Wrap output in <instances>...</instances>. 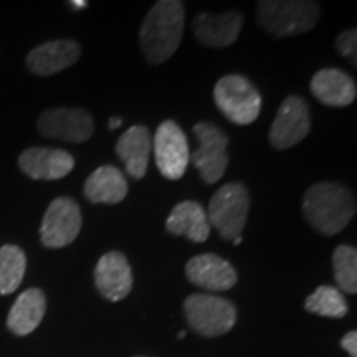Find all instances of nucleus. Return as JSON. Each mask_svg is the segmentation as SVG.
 <instances>
[{
	"label": "nucleus",
	"mask_w": 357,
	"mask_h": 357,
	"mask_svg": "<svg viewBox=\"0 0 357 357\" xmlns=\"http://www.w3.org/2000/svg\"><path fill=\"white\" fill-rule=\"evenodd\" d=\"M319 15V6L310 0H261L257 6L258 25L275 38L310 32Z\"/></svg>",
	"instance_id": "3"
},
{
	"label": "nucleus",
	"mask_w": 357,
	"mask_h": 357,
	"mask_svg": "<svg viewBox=\"0 0 357 357\" xmlns=\"http://www.w3.org/2000/svg\"><path fill=\"white\" fill-rule=\"evenodd\" d=\"M243 26V15L236 10H227L218 15L197 13L192 20V32L204 47L225 48L236 42Z\"/></svg>",
	"instance_id": "12"
},
{
	"label": "nucleus",
	"mask_w": 357,
	"mask_h": 357,
	"mask_svg": "<svg viewBox=\"0 0 357 357\" xmlns=\"http://www.w3.org/2000/svg\"><path fill=\"white\" fill-rule=\"evenodd\" d=\"M166 230L171 235L185 236L190 242L204 243L211 236V223L205 208L194 200L177 204L169 213Z\"/></svg>",
	"instance_id": "19"
},
{
	"label": "nucleus",
	"mask_w": 357,
	"mask_h": 357,
	"mask_svg": "<svg viewBox=\"0 0 357 357\" xmlns=\"http://www.w3.org/2000/svg\"><path fill=\"white\" fill-rule=\"evenodd\" d=\"M185 276L195 287L208 291H227L236 284V271L229 261L213 253L190 258L185 265Z\"/></svg>",
	"instance_id": "15"
},
{
	"label": "nucleus",
	"mask_w": 357,
	"mask_h": 357,
	"mask_svg": "<svg viewBox=\"0 0 357 357\" xmlns=\"http://www.w3.org/2000/svg\"><path fill=\"white\" fill-rule=\"evenodd\" d=\"M310 89L321 105L331 108H344L354 102L356 82L346 71L337 68H323L311 78Z\"/></svg>",
	"instance_id": "17"
},
{
	"label": "nucleus",
	"mask_w": 357,
	"mask_h": 357,
	"mask_svg": "<svg viewBox=\"0 0 357 357\" xmlns=\"http://www.w3.org/2000/svg\"><path fill=\"white\" fill-rule=\"evenodd\" d=\"M151 151H153V137L149 129L142 124L126 129L116 142V154L126 166L129 177L136 181L146 176Z\"/></svg>",
	"instance_id": "18"
},
{
	"label": "nucleus",
	"mask_w": 357,
	"mask_h": 357,
	"mask_svg": "<svg viewBox=\"0 0 357 357\" xmlns=\"http://www.w3.org/2000/svg\"><path fill=\"white\" fill-rule=\"evenodd\" d=\"M154 158L159 172L169 181L184 176L190 162V151L187 136L177 123H160L154 136Z\"/></svg>",
	"instance_id": "9"
},
{
	"label": "nucleus",
	"mask_w": 357,
	"mask_h": 357,
	"mask_svg": "<svg viewBox=\"0 0 357 357\" xmlns=\"http://www.w3.org/2000/svg\"><path fill=\"white\" fill-rule=\"evenodd\" d=\"M45 311H47V298L42 289H25L10 307L7 316V328L15 336H29L42 323Z\"/></svg>",
	"instance_id": "20"
},
{
	"label": "nucleus",
	"mask_w": 357,
	"mask_h": 357,
	"mask_svg": "<svg viewBox=\"0 0 357 357\" xmlns=\"http://www.w3.org/2000/svg\"><path fill=\"white\" fill-rule=\"evenodd\" d=\"M45 137L65 142H84L95 132V121L86 109L52 108L43 111L37 123Z\"/></svg>",
	"instance_id": "10"
},
{
	"label": "nucleus",
	"mask_w": 357,
	"mask_h": 357,
	"mask_svg": "<svg viewBox=\"0 0 357 357\" xmlns=\"http://www.w3.org/2000/svg\"><path fill=\"white\" fill-rule=\"evenodd\" d=\"M95 283L106 300L121 301L132 289V271L128 258L119 252H109L100 258L95 268Z\"/></svg>",
	"instance_id": "16"
},
{
	"label": "nucleus",
	"mask_w": 357,
	"mask_h": 357,
	"mask_svg": "<svg viewBox=\"0 0 357 357\" xmlns=\"http://www.w3.org/2000/svg\"><path fill=\"white\" fill-rule=\"evenodd\" d=\"M82 225L83 217L78 204L70 197H58L45 212L40 240L47 248H63L77 240Z\"/></svg>",
	"instance_id": "8"
},
{
	"label": "nucleus",
	"mask_w": 357,
	"mask_h": 357,
	"mask_svg": "<svg viewBox=\"0 0 357 357\" xmlns=\"http://www.w3.org/2000/svg\"><path fill=\"white\" fill-rule=\"evenodd\" d=\"M20 171L33 181H58L73 171L75 159L55 147H30L19 158Z\"/></svg>",
	"instance_id": "13"
},
{
	"label": "nucleus",
	"mask_w": 357,
	"mask_h": 357,
	"mask_svg": "<svg viewBox=\"0 0 357 357\" xmlns=\"http://www.w3.org/2000/svg\"><path fill=\"white\" fill-rule=\"evenodd\" d=\"M311 129L310 106L305 98L288 96L281 102L270 128V144L276 149H288L305 139Z\"/></svg>",
	"instance_id": "11"
},
{
	"label": "nucleus",
	"mask_w": 357,
	"mask_h": 357,
	"mask_svg": "<svg viewBox=\"0 0 357 357\" xmlns=\"http://www.w3.org/2000/svg\"><path fill=\"white\" fill-rule=\"evenodd\" d=\"M70 6L75 8V10H82V8L88 7V2L86 0H73V2H70Z\"/></svg>",
	"instance_id": "27"
},
{
	"label": "nucleus",
	"mask_w": 357,
	"mask_h": 357,
	"mask_svg": "<svg viewBox=\"0 0 357 357\" xmlns=\"http://www.w3.org/2000/svg\"><path fill=\"white\" fill-rule=\"evenodd\" d=\"M334 278L339 291L357 293V250L351 245H339L333 253Z\"/></svg>",
	"instance_id": "24"
},
{
	"label": "nucleus",
	"mask_w": 357,
	"mask_h": 357,
	"mask_svg": "<svg viewBox=\"0 0 357 357\" xmlns=\"http://www.w3.org/2000/svg\"><path fill=\"white\" fill-rule=\"evenodd\" d=\"M250 208L248 189L242 182H229L222 185L212 195L208 204V223L215 229L223 240H231L242 236L247 225Z\"/></svg>",
	"instance_id": "5"
},
{
	"label": "nucleus",
	"mask_w": 357,
	"mask_h": 357,
	"mask_svg": "<svg viewBox=\"0 0 357 357\" xmlns=\"http://www.w3.org/2000/svg\"><path fill=\"white\" fill-rule=\"evenodd\" d=\"M26 270V257L17 245L0 247V294H12L20 287Z\"/></svg>",
	"instance_id": "22"
},
{
	"label": "nucleus",
	"mask_w": 357,
	"mask_h": 357,
	"mask_svg": "<svg viewBox=\"0 0 357 357\" xmlns=\"http://www.w3.org/2000/svg\"><path fill=\"white\" fill-rule=\"evenodd\" d=\"M218 111L236 126L255 123L261 111V95L255 84L242 75H227L213 88Z\"/></svg>",
	"instance_id": "4"
},
{
	"label": "nucleus",
	"mask_w": 357,
	"mask_h": 357,
	"mask_svg": "<svg viewBox=\"0 0 357 357\" xmlns=\"http://www.w3.org/2000/svg\"><path fill=\"white\" fill-rule=\"evenodd\" d=\"M303 212L312 229L324 236H333L349 225L356 213V199L344 185L319 182L306 190Z\"/></svg>",
	"instance_id": "2"
},
{
	"label": "nucleus",
	"mask_w": 357,
	"mask_h": 357,
	"mask_svg": "<svg viewBox=\"0 0 357 357\" xmlns=\"http://www.w3.org/2000/svg\"><path fill=\"white\" fill-rule=\"evenodd\" d=\"M187 323L204 337H218L235 326L236 310L227 298L213 294H190L184 303Z\"/></svg>",
	"instance_id": "6"
},
{
	"label": "nucleus",
	"mask_w": 357,
	"mask_h": 357,
	"mask_svg": "<svg viewBox=\"0 0 357 357\" xmlns=\"http://www.w3.org/2000/svg\"><path fill=\"white\" fill-rule=\"evenodd\" d=\"M306 311L312 314L324 316V318H344L347 314V301L337 288L323 287L316 288V291L310 294L305 301Z\"/></svg>",
	"instance_id": "23"
},
{
	"label": "nucleus",
	"mask_w": 357,
	"mask_h": 357,
	"mask_svg": "<svg viewBox=\"0 0 357 357\" xmlns=\"http://www.w3.org/2000/svg\"><path fill=\"white\" fill-rule=\"evenodd\" d=\"M108 124H109V129H116V128H119L123 124V119L121 118H109V121H108Z\"/></svg>",
	"instance_id": "28"
},
{
	"label": "nucleus",
	"mask_w": 357,
	"mask_h": 357,
	"mask_svg": "<svg viewBox=\"0 0 357 357\" xmlns=\"http://www.w3.org/2000/svg\"><path fill=\"white\" fill-rule=\"evenodd\" d=\"M185 331H181V333H178V339H184L185 337Z\"/></svg>",
	"instance_id": "30"
},
{
	"label": "nucleus",
	"mask_w": 357,
	"mask_h": 357,
	"mask_svg": "<svg viewBox=\"0 0 357 357\" xmlns=\"http://www.w3.org/2000/svg\"><path fill=\"white\" fill-rule=\"evenodd\" d=\"M194 134L199 147L190 154V160L205 184L220 181L229 166V136L213 123H197Z\"/></svg>",
	"instance_id": "7"
},
{
	"label": "nucleus",
	"mask_w": 357,
	"mask_h": 357,
	"mask_svg": "<svg viewBox=\"0 0 357 357\" xmlns=\"http://www.w3.org/2000/svg\"><path fill=\"white\" fill-rule=\"evenodd\" d=\"M128 181L114 166H101L84 182V197L93 204L116 205L128 195Z\"/></svg>",
	"instance_id": "21"
},
{
	"label": "nucleus",
	"mask_w": 357,
	"mask_h": 357,
	"mask_svg": "<svg viewBox=\"0 0 357 357\" xmlns=\"http://www.w3.org/2000/svg\"><path fill=\"white\" fill-rule=\"evenodd\" d=\"M185 10L178 0H159L147 12L139 30L142 55L151 65L167 61L181 45Z\"/></svg>",
	"instance_id": "1"
},
{
	"label": "nucleus",
	"mask_w": 357,
	"mask_h": 357,
	"mask_svg": "<svg viewBox=\"0 0 357 357\" xmlns=\"http://www.w3.org/2000/svg\"><path fill=\"white\" fill-rule=\"evenodd\" d=\"M341 347L351 357H357V333L356 331L347 333L346 336L341 339Z\"/></svg>",
	"instance_id": "26"
},
{
	"label": "nucleus",
	"mask_w": 357,
	"mask_h": 357,
	"mask_svg": "<svg viewBox=\"0 0 357 357\" xmlns=\"http://www.w3.org/2000/svg\"><path fill=\"white\" fill-rule=\"evenodd\" d=\"M240 243H242V236H238V238H235V240H234V245H235V247H236V245H240Z\"/></svg>",
	"instance_id": "29"
},
{
	"label": "nucleus",
	"mask_w": 357,
	"mask_h": 357,
	"mask_svg": "<svg viewBox=\"0 0 357 357\" xmlns=\"http://www.w3.org/2000/svg\"><path fill=\"white\" fill-rule=\"evenodd\" d=\"M82 55V48L75 40H52L35 47L26 55V68L37 77H52L73 66Z\"/></svg>",
	"instance_id": "14"
},
{
	"label": "nucleus",
	"mask_w": 357,
	"mask_h": 357,
	"mask_svg": "<svg viewBox=\"0 0 357 357\" xmlns=\"http://www.w3.org/2000/svg\"><path fill=\"white\" fill-rule=\"evenodd\" d=\"M336 47L342 56L349 58L354 66L357 65V61H356V58H357V32H356V29L346 30V32H342L341 35H339L336 40Z\"/></svg>",
	"instance_id": "25"
}]
</instances>
